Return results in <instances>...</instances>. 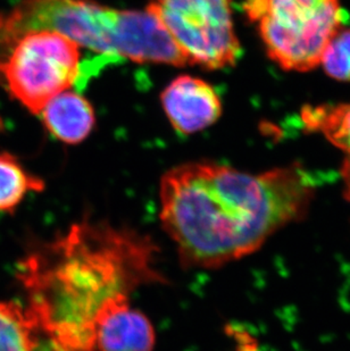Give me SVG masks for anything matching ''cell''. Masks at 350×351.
Masks as SVG:
<instances>
[{
	"mask_svg": "<svg viewBox=\"0 0 350 351\" xmlns=\"http://www.w3.org/2000/svg\"><path fill=\"white\" fill-rule=\"evenodd\" d=\"M32 31L57 32L114 58L188 65L165 27L147 10H113L91 0H23L0 20V37L7 41Z\"/></svg>",
	"mask_w": 350,
	"mask_h": 351,
	"instance_id": "3",
	"label": "cell"
},
{
	"mask_svg": "<svg viewBox=\"0 0 350 351\" xmlns=\"http://www.w3.org/2000/svg\"><path fill=\"white\" fill-rule=\"evenodd\" d=\"M190 65L218 70L237 63L242 47L233 27L232 0H148Z\"/></svg>",
	"mask_w": 350,
	"mask_h": 351,
	"instance_id": "5",
	"label": "cell"
},
{
	"mask_svg": "<svg viewBox=\"0 0 350 351\" xmlns=\"http://www.w3.org/2000/svg\"><path fill=\"white\" fill-rule=\"evenodd\" d=\"M162 103L170 122L182 134H192L209 128L221 115L218 93L202 80L182 75L162 93Z\"/></svg>",
	"mask_w": 350,
	"mask_h": 351,
	"instance_id": "7",
	"label": "cell"
},
{
	"mask_svg": "<svg viewBox=\"0 0 350 351\" xmlns=\"http://www.w3.org/2000/svg\"><path fill=\"white\" fill-rule=\"evenodd\" d=\"M156 245L130 229L81 222L21 265L27 312L62 351L96 350V319L106 302L164 282Z\"/></svg>",
	"mask_w": 350,
	"mask_h": 351,
	"instance_id": "2",
	"label": "cell"
},
{
	"mask_svg": "<svg viewBox=\"0 0 350 351\" xmlns=\"http://www.w3.org/2000/svg\"><path fill=\"white\" fill-rule=\"evenodd\" d=\"M39 115H43L48 131L69 145L82 143L95 125L91 105L83 97L71 91H64L54 97Z\"/></svg>",
	"mask_w": 350,
	"mask_h": 351,
	"instance_id": "9",
	"label": "cell"
},
{
	"mask_svg": "<svg viewBox=\"0 0 350 351\" xmlns=\"http://www.w3.org/2000/svg\"><path fill=\"white\" fill-rule=\"evenodd\" d=\"M38 325L15 302H0V351H34Z\"/></svg>",
	"mask_w": 350,
	"mask_h": 351,
	"instance_id": "11",
	"label": "cell"
},
{
	"mask_svg": "<svg viewBox=\"0 0 350 351\" xmlns=\"http://www.w3.org/2000/svg\"><path fill=\"white\" fill-rule=\"evenodd\" d=\"M268 56L281 69L314 70L342 25L340 0H246Z\"/></svg>",
	"mask_w": 350,
	"mask_h": 351,
	"instance_id": "4",
	"label": "cell"
},
{
	"mask_svg": "<svg viewBox=\"0 0 350 351\" xmlns=\"http://www.w3.org/2000/svg\"><path fill=\"white\" fill-rule=\"evenodd\" d=\"M0 70L12 95L39 115L79 77L80 46L53 31L27 32L15 40Z\"/></svg>",
	"mask_w": 350,
	"mask_h": 351,
	"instance_id": "6",
	"label": "cell"
},
{
	"mask_svg": "<svg viewBox=\"0 0 350 351\" xmlns=\"http://www.w3.org/2000/svg\"><path fill=\"white\" fill-rule=\"evenodd\" d=\"M320 64L329 77L350 81V30L338 31L324 49Z\"/></svg>",
	"mask_w": 350,
	"mask_h": 351,
	"instance_id": "13",
	"label": "cell"
},
{
	"mask_svg": "<svg viewBox=\"0 0 350 351\" xmlns=\"http://www.w3.org/2000/svg\"><path fill=\"white\" fill-rule=\"evenodd\" d=\"M43 189L41 180L25 172L14 157L0 154V210L15 208L29 191Z\"/></svg>",
	"mask_w": 350,
	"mask_h": 351,
	"instance_id": "12",
	"label": "cell"
},
{
	"mask_svg": "<svg viewBox=\"0 0 350 351\" xmlns=\"http://www.w3.org/2000/svg\"><path fill=\"white\" fill-rule=\"evenodd\" d=\"M341 178L344 182L345 197L350 202V154L345 158L340 169Z\"/></svg>",
	"mask_w": 350,
	"mask_h": 351,
	"instance_id": "14",
	"label": "cell"
},
{
	"mask_svg": "<svg viewBox=\"0 0 350 351\" xmlns=\"http://www.w3.org/2000/svg\"><path fill=\"white\" fill-rule=\"evenodd\" d=\"M301 115L310 131L320 132L334 146L350 154V101L305 107Z\"/></svg>",
	"mask_w": 350,
	"mask_h": 351,
	"instance_id": "10",
	"label": "cell"
},
{
	"mask_svg": "<svg viewBox=\"0 0 350 351\" xmlns=\"http://www.w3.org/2000/svg\"><path fill=\"white\" fill-rule=\"evenodd\" d=\"M155 330L145 314L130 306L129 295L106 302L96 319V350L152 351Z\"/></svg>",
	"mask_w": 350,
	"mask_h": 351,
	"instance_id": "8",
	"label": "cell"
},
{
	"mask_svg": "<svg viewBox=\"0 0 350 351\" xmlns=\"http://www.w3.org/2000/svg\"><path fill=\"white\" fill-rule=\"evenodd\" d=\"M314 193L299 166L250 174L216 162H185L161 180V221L183 265L218 269L299 222Z\"/></svg>",
	"mask_w": 350,
	"mask_h": 351,
	"instance_id": "1",
	"label": "cell"
}]
</instances>
